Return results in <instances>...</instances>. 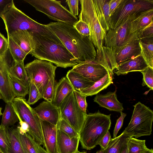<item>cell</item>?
Returning a JSON list of instances; mask_svg holds the SVG:
<instances>
[{
    "mask_svg": "<svg viewBox=\"0 0 153 153\" xmlns=\"http://www.w3.org/2000/svg\"><path fill=\"white\" fill-rule=\"evenodd\" d=\"M73 55L78 63L94 61L97 51L89 37L79 33L70 24L51 22L46 25Z\"/></svg>",
    "mask_w": 153,
    "mask_h": 153,
    "instance_id": "1",
    "label": "cell"
},
{
    "mask_svg": "<svg viewBox=\"0 0 153 153\" xmlns=\"http://www.w3.org/2000/svg\"><path fill=\"white\" fill-rule=\"evenodd\" d=\"M29 32L31 36L32 48L30 54L32 56L64 68L73 67L79 63L62 42L39 33Z\"/></svg>",
    "mask_w": 153,
    "mask_h": 153,
    "instance_id": "2",
    "label": "cell"
},
{
    "mask_svg": "<svg viewBox=\"0 0 153 153\" xmlns=\"http://www.w3.org/2000/svg\"><path fill=\"white\" fill-rule=\"evenodd\" d=\"M7 36L17 30H26L41 35L61 42L55 34L46 26L31 19L18 9L14 2L4 13L2 18Z\"/></svg>",
    "mask_w": 153,
    "mask_h": 153,
    "instance_id": "3",
    "label": "cell"
},
{
    "mask_svg": "<svg viewBox=\"0 0 153 153\" xmlns=\"http://www.w3.org/2000/svg\"><path fill=\"white\" fill-rule=\"evenodd\" d=\"M111 115L102 114L99 110L87 114L79 134L82 149L90 150L98 145L110 128Z\"/></svg>",
    "mask_w": 153,
    "mask_h": 153,
    "instance_id": "4",
    "label": "cell"
},
{
    "mask_svg": "<svg viewBox=\"0 0 153 153\" xmlns=\"http://www.w3.org/2000/svg\"><path fill=\"white\" fill-rule=\"evenodd\" d=\"M134 107L130 122L123 132L137 138L152 134L153 111L140 102Z\"/></svg>",
    "mask_w": 153,
    "mask_h": 153,
    "instance_id": "5",
    "label": "cell"
},
{
    "mask_svg": "<svg viewBox=\"0 0 153 153\" xmlns=\"http://www.w3.org/2000/svg\"><path fill=\"white\" fill-rule=\"evenodd\" d=\"M81 10L79 16L80 20L88 26L90 38L97 51H100L103 46L106 32L102 28L97 15L93 0H80Z\"/></svg>",
    "mask_w": 153,
    "mask_h": 153,
    "instance_id": "6",
    "label": "cell"
},
{
    "mask_svg": "<svg viewBox=\"0 0 153 153\" xmlns=\"http://www.w3.org/2000/svg\"><path fill=\"white\" fill-rule=\"evenodd\" d=\"M15 111L29 127L27 133L39 145H44L41 124L39 118L33 108L27 103L24 97H15L11 102Z\"/></svg>",
    "mask_w": 153,
    "mask_h": 153,
    "instance_id": "7",
    "label": "cell"
},
{
    "mask_svg": "<svg viewBox=\"0 0 153 153\" xmlns=\"http://www.w3.org/2000/svg\"><path fill=\"white\" fill-rule=\"evenodd\" d=\"M36 10L47 15L50 19L73 25L78 21L77 17L71 13L61 3L55 0H25Z\"/></svg>",
    "mask_w": 153,
    "mask_h": 153,
    "instance_id": "8",
    "label": "cell"
},
{
    "mask_svg": "<svg viewBox=\"0 0 153 153\" xmlns=\"http://www.w3.org/2000/svg\"><path fill=\"white\" fill-rule=\"evenodd\" d=\"M57 66L51 62L36 59L25 66L30 81L34 83L42 97L49 79L55 75Z\"/></svg>",
    "mask_w": 153,
    "mask_h": 153,
    "instance_id": "9",
    "label": "cell"
},
{
    "mask_svg": "<svg viewBox=\"0 0 153 153\" xmlns=\"http://www.w3.org/2000/svg\"><path fill=\"white\" fill-rule=\"evenodd\" d=\"M153 8V0H123L110 19V29H115L132 15Z\"/></svg>",
    "mask_w": 153,
    "mask_h": 153,
    "instance_id": "10",
    "label": "cell"
},
{
    "mask_svg": "<svg viewBox=\"0 0 153 153\" xmlns=\"http://www.w3.org/2000/svg\"><path fill=\"white\" fill-rule=\"evenodd\" d=\"M59 108L60 118L65 120L79 134L87 114L79 107L73 91L65 98Z\"/></svg>",
    "mask_w": 153,
    "mask_h": 153,
    "instance_id": "11",
    "label": "cell"
},
{
    "mask_svg": "<svg viewBox=\"0 0 153 153\" xmlns=\"http://www.w3.org/2000/svg\"><path fill=\"white\" fill-rule=\"evenodd\" d=\"M137 14L129 16L123 23L115 29H109L105 36L104 46L114 48L123 46L131 41L138 39L137 34H130L129 33L130 22Z\"/></svg>",
    "mask_w": 153,
    "mask_h": 153,
    "instance_id": "12",
    "label": "cell"
},
{
    "mask_svg": "<svg viewBox=\"0 0 153 153\" xmlns=\"http://www.w3.org/2000/svg\"><path fill=\"white\" fill-rule=\"evenodd\" d=\"M71 70L94 83L110 73L104 67L94 61L79 63Z\"/></svg>",
    "mask_w": 153,
    "mask_h": 153,
    "instance_id": "13",
    "label": "cell"
},
{
    "mask_svg": "<svg viewBox=\"0 0 153 153\" xmlns=\"http://www.w3.org/2000/svg\"><path fill=\"white\" fill-rule=\"evenodd\" d=\"M7 62L6 53L3 57L0 58V92L2 100L6 103L11 102L15 97L11 86Z\"/></svg>",
    "mask_w": 153,
    "mask_h": 153,
    "instance_id": "14",
    "label": "cell"
},
{
    "mask_svg": "<svg viewBox=\"0 0 153 153\" xmlns=\"http://www.w3.org/2000/svg\"><path fill=\"white\" fill-rule=\"evenodd\" d=\"M40 119L56 126L60 118L59 108L51 102L44 101L33 108Z\"/></svg>",
    "mask_w": 153,
    "mask_h": 153,
    "instance_id": "15",
    "label": "cell"
},
{
    "mask_svg": "<svg viewBox=\"0 0 153 153\" xmlns=\"http://www.w3.org/2000/svg\"><path fill=\"white\" fill-rule=\"evenodd\" d=\"M40 120L46 151L48 153H59L56 126L46 121Z\"/></svg>",
    "mask_w": 153,
    "mask_h": 153,
    "instance_id": "16",
    "label": "cell"
},
{
    "mask_svg": "<svg viewBox=\"0 0 153 153\" xmlns=\"http://www.w3.org/2000/svg\"><path fill=\"white\" fill-rule=\"evenodd\" d=\"M141 54L117 66L113 72L117 75H125L128 73L140 71L148 67Z\"/></svg>",
    "mask_w": 153,
    "mask_h": 153,
    "instance_id": "17",
    "label": "cell"
},
{
    "mask_svg": "<svg viewBox=\"0 0 153 153\" xmlns=\"http://www.w3.org/2000/svg\"><path fill=\"white\" fill-rule=\"evenodd\" d=\"M79 138L70 137L57 130V143L59 153H75L78 150Z\"/></svg>",
    "mask_w": 153,
    "mask_h": 153,
    "instance_id": "18",
    "label": "cell"
},
{
    "mask_svg": "<svg viewBox=\"0 0 153 153\" xmlns=\"http://www.w3.org/2000/svg\"><path fill=\"white\" fill-rule=\"evenodd\" d=\"M116 90L114 92H109L104 94L96 95L94 99V102L100 106L111 111L119 112L124 110L123 104L117 100Z\"/></svg>",
    "mask_w": 153,
    "mask_h": 153,
    "instance_id": "19",
    "label": "cell"
},
{
    "mask_svg": "<svg viewBox=\"0 0 153 153\" xmlns=\"http://www.w3.org/2000/svg\"><path fill=\"white\" fill-rule=\"evenodd\" d=\"M152 21L153 8L138 13L130 22V34H137L140 30L148 25Z\"/></svg>",
    "mask_w": 153,
    "mask_h": 153,
    "instance_id": "20",
    "label": "cell"
},
{
    "mask_svg": "<svg viewBox=\"0 0 153 153\" xmlns=\"http://www.w3.org/2000/svg\"><path fill=\"white\" fill-rule=\"evenodd\" d=\"M110 0H93L98 20L106 32L110 29V16L108 3Z\"/></svg>",
    "mask_w": 153,
    "mask_h": 153,
    "instance_id": "21",
    "label": "cell"
},
{
    "mask_svg": "<svg viewBox=\"0 0 153 153\" xmlns=\"http://www.w3.org/2000/svg\"><path fill=\"white\" fill-rule=\"evenodd\" d=\"M74 89L66 77H64L56 84L52 104L58 108L65 98Z\"/></svg>",
    "mask_w": 153,
    "mask_h": 153,
    "instance_id": "22",
    "label": "cell"
},
{
    "mask_svg": "<svg viewBox=\"0 0 153 153\" xmlns=\"http://www.w3.org/2000/svg\"><path fill=\"white\" fill-rule=\"evenodd\" d=\"M10 37L14 42L27 54L32 50L31 37L29 32L26 30H17L7 37Z\"/></svg>",
    "mask_w": 153,
    "mask_h": 153,
    "instance_id": "23",
    "label": "cell"
},
{
    "mask_svg": "<svg viewBox=\"0 0 153 153\" xmlns=\"http://www.w3.org/2000/svg\"><path fill=\"white\" fill-rule=\"evenodd\" d=\"M66 77L74 90L79 92L91 86L94 83L71 70L67 72Z\"/></svg>",
    "mask_w": 153,
    "mask_h": 153,
    "instance_id": "24",
    "label": "cell"
},
{
    "mask_svg": "<svg viewBox=\"0 0 153 153\" xmlns=\"http://www.w3.org/2000/svg\"><path fill=\"white\" fill-rule=\"evenodd\" d=\"M112 76L113 75L109 73L101 79L94 83L92 85L84 89L80 93L86 97L97 94L113 83Z\"/></svg>",
    "mask_w": 153,
    "mask_h": 153,
    "instance_id": "25",
    "label": "cell"
},
{
    "mask_svg": "<svg viewBox=\"0 0 153 153\" xmlns=\"http://www.w3.org/2000/svg\"><path fill=\"white\" fill-rule=\"evenodd\" d=\"M131 137L123 132L116 138L111 139L103 153H120L127 144L128 139Z\"/></svg>",
    "mask_w": 153,
    "mask_h": 153,
    "instance_id": "26",
    "label": "cell"
},
{
    "mask_svg": "<svg viewBox=\"0 0 153 153\" xmlns=\"http://www.w3.org/2000/svg\"><path fill=\"white\" fill-rule=\"evenodd\" d=\"M10 77L15 79L29 86L30 80L25 68L24 61L15 62L8 70Z\"/></svg>",
    "mask_w": 153,
    "mask_h": 153,
    "instance_id": "27",
    "label": "cell"
},
{
    "mask_svg": "<svg viewBox=\"0 0 153 153\" xmlns=\"http://www.w3.org/2000/svg\"><path fill=\"white\" fill-rule=\"evenodd\" d=\"M7 128L10 144L8 153H24L19 138L18 126Z\"/></svg>",
    "mask_w": 153,
    "mask_h": 153,
    "instance_id": "28",
    "label": "cell"
},
{
    "mask_svg": "<svg viewBox=\"0 0 153 153\" xmlns=\"http://www.w3.org/2000/svg\"><path fill=\"white\" fill-rule=\"evenodd\" d=\"M141 54L148 66L153 68V39L139 40Z\"/></svg>",
    "mask_w": 153,
    "mask_h": 153,
    "instance_id": "29",
    "label": "cell"
},
{
    "mask_svg": "<svg viewBox=\"0 0 153 153\" xmlns=\"http://www.w3.org/2000/svg\"><path fill=\"white\" fill-rule=\"evenodd\" d=\"M1 125L5 127L13 125L19 121L18 118L12 106L11 102L6 103Z\"/></svg>",
    "mask_w": 153,
    "mask_h": 153,
    "instance_id": "30",
    "label": "cell"
},
{
    "mask_svg": "<svg viewBox=\"0 0 153 153\" xmlns=\"http://www.w3.org/2000/svg\"><path fill=\"white\" fill-rule=\"evenodd\" d=\"M8 49L15 62L24 61L27 54L10 36L7 37Z\"/></svg>",
    "mask_w": 153,
    "mask_h": 153,
    "instance_id": "31",
    "label": "cell"
},
{
    "mask_svg": "<svg viewBox=\"0 0 153 153\" xmlns=\"http://www.w3.org/2000/svg\"><path fill=\"white\" fill-rule=\"evenodd\" d=\"M145 140H140L131 137L127 140V146L128 153H142L147 148Z\"/></svg>",
    "mask_w": 153,
    "mask_h": 153,
    "instance_id": "32",
    "label": "cell"
},
{
    "mask_svg": "<svg viewBox=\"0 0 153 153\" xmlns=\"http://www.w3.org/2000/svg\"><path fill=\"white\" fill-rule=\"evenodd\" d=\"M12 90L15 97H24L29 92V86L15 79L10 77Z\"/></svg>",
    "mask_w": 153,
    "mask_h": 153,
    "instance_id": "33",
    "label": "cell"
},
{
    "mask_svg": "<svg viewBox=\"0 0 153 153\" xmlns=\"http://www.w3.org/2000/svg\"><path fill=\"white\" fill-rule=\"evenodd\" d=\"M19 138L24 153H38L35 146V141L30 134H19Z\"/></svg>",
    "mask_w": 153,
    "mask_h": 153,
    "instance_id": "34",
    "label": "cell"
},
{
    "mask_svg": "<svg viewBox=\"0 0 153 153\" xmlns=\"http://www.w3.org/2000/svg\"><path fill=\"white\" fill-rule=\"evenodd\" d=\"M0 148L3 153H8L10 148L7 127L0 125Z\"/></svg>",
    "mask_w": 153,
    "mask_h": 153,
    "instance_id": "35",
    "label": "cell"
},
{
    "mask_svg": "<svg viewBox=\"0 0 153 153\" xmlns=\"http://www.w3.org/2000/svg\"><path fill=\"white\" fill-rule=\"evenodd\" d=\"M57 130L63 132L70 137L79 138V135L65 120L60 118L56 125Z\"/></svg>",
    "mask_w": 153,
    "mask_h": 153,
    "instance_id": "36",
    "label": "cell"
},
{
    "mask_svg": "<svg viewBox=\"0 0 153 153\" xmlns=\"http://www.w3.org/2000/svg\"><path fill=\"white\" fill-rule=\"evenodd\" d=\"M56 85L55 75L49 79L43 94L42 98L46 101L52 102L54 97Z\"/></svg>",
    "mask_w": 153,
    "mask_h": 153,
    "instance_id": "37",
    "label": "cell"
},
{
    "mask_svg": "<svg viewBox=\"0 0 153 153\" xmlns=\"http://www.w3.org/2000/svg\"><path fill=\"white\" fill-rule=\"evenodd\" d=\"M28 94L29 98L27 102L30 105H33L42 98L38 89L32 81H30Z\"/></svg>",
    "mask_w": 153,
    "mask_h": 153,
    "instance_id": "38",
    "label": "cell"
},
{
    "mask_svg": "<svg viewBox=\"0 0 153 153\" xmlns=\"http://www.w3.org/2000/svg\"><path fill=\"white\" fill-rule=\"evenodd\" d=\"M143 75V86L147 85L151 90H153V68L148 66L140 71Z\"/></svg>",
    "mask_w": 153,
    "mask_h": 153,
    "instance_id": "39",
    "label": "cell"
},
{
    "mask_svg": "<svg viewBox=\"0 0 153 153\" xmlns=\"http://www.w3.org/2000/svg\"><path fill=\"white\" fill-rule=\"evenodd\" d=\"M137 36L140 40L153 39V21L140 30L138 32Z\"/></svg>",
    "mask_w": 153,
    "mask_h": 153,
    "instance_id": "40",
    "label": "cell"
},
{
    "mask_svg": "<svg viewBox=\"0 0 153 153\" xmlns=\"http://www.w3.org/2000/svg\"><path fill=\"white\" fill-rule=\"evenodd\" d=\"M73 26L81 34L90 38V31L88 26L86 23L79 20Z\"/></svg>",
    "mask_w": 153,
    "mask_h": 153,
    "instance_id": "41",
    "label": "cell"
},
{
    "mask_svg": "<svg viewBox=\"0 0 153 153\" xmlns=\"http://www.w3.org/2000/svg\"><path fill=\"white\" fill-rule=\"evenodd\" d=\"M73 92L79 107L83 112L86 114V111L87 106L86 99V97L76 90H74Z\"/></svg>",
    "mask_w": 153,
    "mask_h": 153,
    "instance_id": "42",
    "label": "cell"
},
{
    "mask_svg": "<svg viewBox=\"0 0 153 153\" xmlns=\"http://www.w3.org/2000/svg\"><path fill=\"white\" fill-rule=\"evenodd\" d=\"M8 49L7 39L0 32V58L3 57Z\"/></svg>",
    "mask_w": 153,
    "mask_h": 153,
    "instance_id": "43",
    "label": "cell"
},
{
    "mask_svg": "<svg viewBox=\"0 0 153 153\" xmlns=\"http://www.w3.org/2000/svg\"><path fill=\"white\" fill-rule=\"evenodd\" d=\"M79 0H67L66 2L69 8L71 14L76 16L79 13Z\"/></svg>",
    "mask_w": 153,
    "mask_h": 153,
    "instance_id": "44",
    "label": "cell"
},
{
    "mask_svg": "<svg viewBox=\"0 0 153 153\" xmlns=\"http://www.w3.org/2000/svg\"><path fill=\"white\" fill-rule=\"evenodd\" d=\"M120 113L121 115L120 117L117 120L115 127L114 130L113 135V138H115L117 137V134L122 127L123 122V120L126 115V114L121 112Z\"/></svg>",
    "mask_w": 153,
    "mask_h": 153,
    "instance_id": "45",
    "label": "cell"
},
{
    "mask_svg": "<svg viewBox=\"0 0 153 153\" xmlns=\"http://www.w3.org/2000/svg\"><path fill=\"white\" fill-rule=\"evenodd\" d=\"M13 2V0H0V17L1 18L5 11Z\"/></svg>",
    "mask_w": 153,
    "mask_h": 153,
    "instance_id": "46",
    "label": "cell"
},
{
    "mask_svg": "<svg viewBox=\"0 0 153 153\" xmlns=\"http://www.w3.org/2000/svg\"><path fill=\"white\" fill-rule=\"evenodd\" d=\"M15 112L18 116L19 121V126H18L19 128V134L23 135L25 133H27L29 131V127L28 124L23 121L19 114L16 112Z\"/></svg>",
    "mask_w": 153,
    "mask_h": 153,
    "instance_id": "47",
    "label": "cell"
},
{
    "mask_svg": "<svg viewBox=\"0 0 153 153\" xmlns=\"http://www.w3.org/2000/svg\"><path fill=\"white\" fill-rule=\"evenodd\" d=\"M111 139L110 133L108 131L98 143L100 146L101 149L103 150L107 148Z\"/></svg>",
    "mask_w": 153,
    "mask_h": 153,
    "instance_id": "48",
    "label": "cell"
},
{
    "mask_svg": "<svg viewBox=\"0 0 153 153\" xmlns=\"http://www.w3.org/2000/svg\"><path fill=\"white\" fill-rule=\"evenodd\" d=\"M123 1V0H109L108 5L110 17Z\"/></svg>",
    "mask_w": 153,
    "mask_h": 153,
    "instance_id": "49",
    "label": "cell"
},
{
    "mask_svg": "<svg viewBox=\"0 0 153 153\" xmlns=\"http://www.w3.org/2000/svg\"><path fill=\"white\" fill-rule=\"evenodd\" d=\"M34 144L38 153H48L45 149L41 146L38 145L35 141L34 142Z\"/></svg>",
    "mask_w": 153,
    "mask_h": 153,
    "instance_id": "50",
    "label": "cell"
},
{
    "mask_svg": "<svg viewBox=\"0 0 153 153\" xmlns=\"http://www.w3.org/2000/svg\"><path fill=\"white\" fill-rule=\"evenodd\" d=\"M120 153H128L127 144L123 147Z\"/></svg>",
    "mask_w": 153,
    "mask_h": 153,
    "instance_id": "51",
    "label": "cell"
},
{
    "mask_svg": "<svg viewBox=\"0 0 153 153\" xmlns=\"http://www.w3.org/2000/svg\"><path fill=\"white\" fill-rule=\"evenodd\" d=\"M142 153H153V150L152 149H149L147 148L145 151Z\"/></svg>",
    "mask_w": 153,
    "mask_h": 153,
    "instance_id": "52",
    "label": "cell"
},
{
    "mask_svg": "<svg viewBox=\"0 0 153 153\" xmlns=\"http://www.w3.org/2000/svg\"><path fill=\"white\" fill-rule=\"evenodd\" d=\"M75 153H87L85 152H79L78 150H77Z\"/></svg>",
    "mask_w": 153,
    "mask_h": 153,
    "instance_id": "53",
    "label": "cell"
},
{
    "mask_svg": "<svg viewBox=\"0 0 153 153\" xmlns=\"http://www.w3.org/2000/svg\"><path fill=\"white\" fill-rule=\"evenodd\" d=\"M103 150L100 149V150L97 151L96 153H103Z\"/></svg>",
    "mask_w": 153,
    "mask_h": 153,
    "instance_id": "54",
    "label": "cell"
},
{
    "mask_svg": "<svg viewBox=\"0 0 153 153\" xmlns=\"http://www.w3.org/2000/svg\"><path fill=\"white\" fill-rule=\"evenodd\" d=\"M2 108L1 107H0V117L2 115V113L1 112Z\"/></svg>",
    "mask_w": 153,
    "mask_h": 153,
    "instance_id": "55",
    "label": "cell"
},
{
    "mask_svg": "<svg viewBox=\"0 0 153 153\" xmlns=\"http://www.w3.org/2000/svg\"><path fill=\"white\" fill-rule=\"evenodd\" d=\"M0 99H2V97L1 95V93L0 92Z\"/></svg>",
    "mask_w": 153,
    "mask_h": 153,
    "instance_id": "56",
    "label": "cell"
},
{
    "mask_svg": "<svg viewBox=\"0 0 153 153\" xmlns=\"http://www.w3.org/2000/svg\"><path fill=\"white\" fill-rule=\"evenodd\" d=\"M0 153H3L0 148Z\"/></svg>",
    "mask_w": 153,
    "mask_h": 153,
    "instance_id": "57",
    "label": "cell"
}]
</instances>
